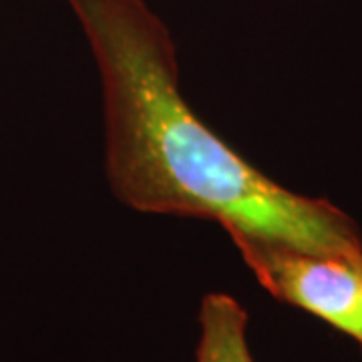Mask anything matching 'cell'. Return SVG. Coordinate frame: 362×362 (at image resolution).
Here are the masks:
<instances>
[{
  "mask_svg": "<svg viewBox=\"0 0 362 362\" xmlns=\"http://www.w3.org/2000/svg\"><path fill=\"white\" fill-rule=\"evenodd\" d=\"M246 326L247 314L235 298L207 294L199 310L197 362H254Z\"/></svg>",
  "mask_w": 362,
  "mask_h": 362,
  "instance_id": "obj_3",
  "label": "cell"
},
{
  "mask_svg": "<svg viewBox=\"0 0 362 362\" xmlns=\"http://www.w3.org/2000/svg\"><path fill=\"white\" fill-rule=\"evenodd\" d=\"M103 90L105 171L143 214L220 223L235 240L362 256L346 211L286 189L209 129L181 95L175 42L145 0H66Z\"/></svg>",
  "mask_w": 362,
  "mask_h": 362,
  "instance_id": "obj_1",
  "label": "cell"
},
{
  "mask_svg": "<svg viewBox=\"0 0 362 362\" xmlns=\"http://www.w3.org/2000/svg\"><path fill=\"white\" fill-rule=\"evenodd\" d=\"M246 266L272 296L320 318L362 350V256L316 254L235 240Z\"/></svg>",
  "mask_w": 362,
  "mask_h": 362,
  "instance_id": "obj_2",
  "label": "cell"
}]
</instances>
